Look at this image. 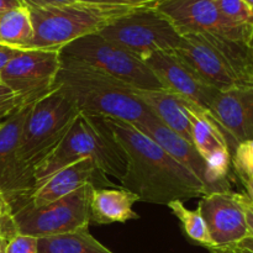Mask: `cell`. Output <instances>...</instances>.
Returning a JSON list of instances; mask_svg holds the SVG:
<instances>
[{
    "label": "cell",
    "mask_w": 253,
    "mask_h": 253,
    "mask_svg": "<svg viewBox=\"0 0 253 253\" xmlns=\"http://www.w3.org/2000/svg\"><path fill=\"white\" fill-rule=\"evenodd\" d=\"M231 165L241 182L253 178V140L245 141L235 148Z\"/></svg>",
    "instance_id": "cell-25"
},
{
    "label": "cell",
    "mask_w": 253,
    "mask_h": 253,
    "mask_svg": "<svg viewBox=\"0 0 253 253\" xmlns=\"http://www.w3.org/2000/svg\"><path fill=\"white\" fill-rule=\"evenodd\" d=\"M9 207H10L9 203H7L6 199H5L4 194L0 192V211H1V210H4V209H6V208H9Z\"/></svg>",
    "instance_id": "cell-38"
},
{
    "label": "cell",
    "mask_w": 253,
    "mask_h": 253,
    "mask_svg": "<svg viewBox=\"0 0 253 253\" xmlns=\"http://www.w3.org/2000/svg\"><path fill=\"white\" fill-rule=\"evenodd\" d=\"M242 184H244L245 187V194H246L247 198L253 203V178L242 180Z\"/></svg>",
    "instance_id": "cell-35"
},
{
    "label": "cell",
    "mask_w": 253,
    "mask_h": 253,
    "mask_svg": "<svg viewBox=\"0 0 253 253\" xmlns=\"http://www.w3.org/2000/svg\"><path fill=\"white\" fill-rule=\"evenodd\" d=\"M31 104L22 105L0 126V192L11 210L24 204L34 190V180L17 162V147Z\"/></svg>",
    "instance_id": "cell-12"
},
{
    "label": "cell",
    "mask_w": 253,
    "mask_h": 253,
    "mask_svg": "<svg viewBox=\"0 0 253 253\" xmlns=\"http://www.w3.org/2000/svg\"><path fill=\"white\" fill-rule=\"evenodd\" d=\"M86 2H95V4L106 5H119V6H132V7H145V6H157L163 0H81Z\"/></svg>",
    "instance_id": "cell-28"
},
{
    "label": "cell",
    "mask_w": 253,
    "mask_h": 253,
    "mask_svg": "<svg viewBox=\"0 0 253 253\" xmlns=\"http://www.w3.org/2000/svg\"><path fill=\"white\" fill-rule=\"evenodd\" d=\"M247 46H249L250 53H251V58H252V62H253V29H252L251 36H250L249 42H247Z\"/></svg>",
    "instance_id": "cell-40"
},
{
    "label": "cell",
    "mask_w": 253,
    "mask_h": 253,
    "mask_svg": "<svg viewBox=\"0 0 253 253\" xmlns=\"http://www.w3.org/2000/svg\"><path fill=\"white\" fill-rule=\"evenodd\" d=\"M237 199H239L240 204L244 209L247 226H249L250 237H253V203L247 198L246 194H242V193H237Z\"/></svg>",
    "instance_id": "cell-30"
},
{
    "label": "cell",
    "mask_w": 253,
    "mask_h": 253,
    "mask_svg": "<svg viewBox=\"0 0 253 253\" xmlns=\"http://www.w3.org/2000/svg\"><path fill=\"white\" fill-rule=\"evenodd\" d=\"M101 119L125 155L121 187L133 193L138 202L167 207L173 200L184 202L209 194L197 175L135 126L118 119Z\"/></svg>",
    "instance_id": "cell-1"
},
{
    "label": "cell",
    "mask_w": 253,
    "mask_h": 253,
    "mask_svg": "<svg viewBox=\"0 0 253 253\" xmlns=\"http://www.w3.org/2000/svg\"><path fill=\"white\" fill-rule=\"evenodd\" d=\"M135 127L142 133H145L146 136L152 138L178 163H180L183 167H185L193 174L197 175L208 188V192H214L208 165L192 143L188 142L178 133L169 130L157 118H153L152 120L147 121L142 125L135 126Z\"/></svg>",
    "instance_id": "cell-18"
},
{
    "label": "cell",
    "mask_w": 253,
    "mask_h": 253,
    "mask_svg": "<svg viewBox=\"0 0 253 253\" xmlns=\"http://www.w3.org/2000/svg\"><path fill=\"white\" fill-rule=\"evenodd\" d=\"M61 68V53L54 49H24L0 71V84L25 105L32 104L54 88Z\"/></svg>",
    "instance_id": "cell-10"
},
{
    "label": "cell",
    "mask_w": 253,
    "mask_h": 253,
    "mask_svg": "<svg viewBox=\"0 0 253 253\" xmlns=\"http://www.w3.org/2000/svg\"><path fill=\"white\" fill-rule=\"evenodd\" d=\"M198 208L202 211L211 240L210 252L237 246L250 237L249 226L244 209L237 199V193L232 190L209 193L202 197Z\"/></svg>",
    "instance_id": "cell-14"
},
{
    "label": "cell",
    "mask_w": 253,
    "mask_h": 253,
    "mask_svg": "<svg viewBox=\"0 0 253 253\" xmlns=\"http://www.w3.org/2000/svg\"><path fill=\"white\" fill-rule=\"evenodd\" d=\"M59 53L114 77L132 88L163 89L157 77L142 59L99 34L74 40L62 47Z\"/></svg>",
    "instance_id": "cell-8"
},
{
    "label": "cell",
    "mask_w": 253,
    "mask_h": 253,
    "mask_svg": "<svg viewBox=\"0 0 253 253\" xmlns=\"http://www.w3.org/2000/svg\"><path fill=\"white\" fill-rule=\"evenodd\" d=\"M147 7V6H145ZM141 7L76 1L61 6L31 9L34 40L30 49L61 48L88 35L99 34L115 20Z\"/></svg>",
    "instance_id": "cell-4"
},
{
    "label": "cell",
    "mask_w": 253,
    "mask_h": 253,
    "mask_svg": "<svg viewBox=\"0 0 253 253\" xmlns=\"http://www.w3.org/2000/svg\"><path fill=\"white\" fill-rule=\"evenodd\" d=\"M174 52L216 90L253 85V62L246 43L209 34L187 35Z\"/></svg>",
    "instance_id": "cell-5"
},
{
    "label": "cell",
    "mask_w": 253,
    "mask_h": 253,
    "mask_svg": "<svg viewBox=\"0 0 253 253\" xmlns=\"http://www.w3.org/2000/svg\"><path fill=\"white\" fill-rule=\"evenodd\" d=\"M22 105H25V104L22 103V100L19 96H15V98H12L11 100H9L7 103L0 105V126H1V124L4 123L10 115H12V114H14L17 109L21 108Z\"/></svg>",
    "instance_id": "cell-31"
},
{
    "label": "cell",
    "mask_w": 253,
    "mask_h": 253,
    "mask_svg": "<svg viewBox=\"0 0 253 253\" xmlns=\"http://www.w3.org/2000/svg\"><path fill=\"white\" fill-rule=\"evenodd\" d=\"M7 244H9V241L6 239L0 237V253H6Z\"/></svg>",
    "instance_id": "cell-39"
},
{
    "label": "cell",
    "mask_w": 253,
    "mask_h": 253,
    "mask_svg": "<svg viewBox=\"0 0 253 253\" xmlns=\"http://www.w3.org/2000/svg\"><path fill=\"white\" fill-rule=\"evenodd\" d=\"M98 175H104L90 158L78 161L48 178L43 184L32 192L27 202L34 207H43L52 202L67 197L85 184H94L96 187Z\"/></svg>",
    "instance_id": "cell-17"
},
{
    "label": "cell",
    "mask_w": 253,
    "mask_h": 253,
    "mask_svg": "<svg viewBox=\"0 0 253 253\" xmlns=\"http://www.w3.org/2000/svg\"><path fill=\"white\" fill-rule=\"evenodd\" d=\"M244 1L246 2L247 5H249V7H250V9H251L252 11H253V0H244Z\"/></svg>",
    "instance_id": "cell-41"
},
{
    "label": "cell",
    "mask_w": 253,
    "mask_h": 253,
    "mask_svg": "<svg viewBox=\"0 0 253 253\" xmlns=\"http://www.w3.org/2000/svg\"><path fill=\"white\" fill-rule=\"evenodd\" d=\"M138 198L125 189L94 188L90 198V222L109 225L114 222H126L138 219L132 210Z\"/></svg>",
    "instance_id": "cell-20"
},
{
    "label": "cell",
    "mask_w": 253,
    "mask_h": 253,
    "mask_svg": "<svg viewBox=\"0 0 253 253\" xmlns=\"http://www.w3.org/2000/svg\"><path fill=\"white\" fill-rule=\"evenodd\" d=\"M99 35L142 61L153 52L174 51L183 40L157 6L135 10L111 22Z\"/></svg>",
    "instance_id": "cell-9"
},
{
    "label": "cell",
    "mask_w": 253,
    "mask_h": 253,
    "mask_svg": "<svg viewBox=\"0 0 253 253\" xmlns=\"http://www.w3.org/2000/svg\"><path fill=\"white\" fill-rule=\"evenodd\" d=\"M212 253H253L249 250L241 249L239 246H234V247H229V249H224V250H216V251H212Z\"/></svg>",
    "instance_id": "cell-36"
},
{
    "label": "cell",
    "mask_w": 253,
    "mask_h": 253,
    "mask_svg": "<svg viewBox=\"0 0 253 253\" xmlns=\"http://www.w3.org/2000/svg\"><path fill=\"white\" fill-rule=\"evenodd\" d=\"M188 116L190 123L192 143L208 165L214 192L231 190L229 174L231 155L224 135L209 113L188 100Z\"/></svg>",
    "instance_id": "cell-15"
},
{
    "label": "cell",
    "mask_w": 253,
    "mask_h": 253,
    "mask_svg": "<svg viewBox=\"0 0 253 253\" xmlns=\"http://www.w3.org/2000/svg\"><path fill=\"white\" fill-rule=\"evenodd\" d=\"M86 158L93 160L104 175L119 180L126 170L125 155L103 119L79 113L59 145L35 167L34 190L59 169Z\"/></svg>",
    "instance_id": "cell-3"
},
{
    "label": "cell",
    "mask_w": 253,
    "mask_h": 253,
    "mask_svg": "<svg viewBox=\"0 0 253 253\" xmlns=\"http://www.w3.org/2000/svg\"><path fill=\"white\" fill-rule=\"evenodd\" d=\"M237 246L241 247V249L249 250V251L253 252V237H247L246 240H244L242 242H240Z\"/></svg>",
    "instance_id": "cell-37"
},
{
    "label": "cell",
    "mask_w": 253,
    "mask_h": 253,
    "mask_svg": "<svg viewBox=\"0 0 253 253\" xmlns=\"http://www.w3.org/2000/svg\"><path fill=\"white\" fill-rule=\"evenodd\" d=\"M54 86L61 88L85 115L118 119L133 126L156 118L132 86L76 59L61 56Z\"/></svg>",
    "instance_id": "cell-2"
},
{
    "label": "cell",
    "mask_w": 253,
    "mask_h": 253,
    "mask_svg": "<svg viewBox=\"0 0 253 253\" xmlns=\"http://www.w3.org/2000/svg\"><path fill=\"white\" fill-rule=\"evenodd\" d=\"M6 253H39V239L17 234L7 244Z\"/></svg>",
    "instance_id": "cell-26"
},
{
    "label": "cell",
    "mask_w": 253,
    "mask_h": 253,
    "mask_svg": "<svg viewBox=\"0 0 253 253\" xmlns=\"http://www.w3.org/2000/svg\"><path fill=\"white\" fill-rule=\"evenodd\" d=\"M21 0H0V14L7 10L15 9V7L22 6Z\"/></svg>",
    "instance_id": "cell-33"
},
{
    "label": "cell",
    "mask_w": 253,
    "mask_h": 253,
    "mask_svg": "<svg viewBox=\"0 0 253 253\" xmlns=\"http://www.w3.org/2000/svg\"><path fill=\"white\" fill-rule=\"evenodd\" d=\"M79 1V0H21L22 4L27 9H44V7L61 6V5L72 4V2Z\"/></svg>",
    "instance_id": "cell-29"
},
{
    "label": "cell",
    "mask_w": 253,
    "mask_h": 253,
    "mask_svg": "<svg viewBox=\"0 0 253 253\" xmlns=\"http://www.w3.org/2000/svg\"><path fill=\"white\" fill-rule=\"evenodd\" d=\"M167 207L169 208L173 215L179 220L185 235L192 241L207 247L208 250L211 249L212 244L210 240L209 231H208V226L203 219L199 208H197L195 210L187 209L182 200H173V202L168 203Z\"/></svg>",
    "instance_id": "cell-23"
},
{
    "label": "cell",
    "mask_w": 253,
    "mask_h": 253,
    "mask_svg": "<svg viewBox=\"0 0 253 253\" xmlns=\"http://www.w3.org/2000/svg\"><path fill=\"white\" fill-rule=\"evenodd\" d=\"M222 16L232 24L242 27H253V11L244 0H215Z\"/></svg>",
    "instance_id": "cell-24"
},
{
    "label": "cell",
    "mask_w": 253,
    "mask_h": 253,
    "mask_svg": "<svg viewBox=\"0 0 253 253\" xmlns=\"http://www.w3.org/2000/svg\"><path fill=\"white\" fill-rule=\"evenodd\" d=\"M94 184H85L67 197L43 207L25 202L12 210L17 234L43 239L86 229L90 224V198Z\"/></svg>",
    "instance_id": "cell-7"
},
{
    "label": "cell",
    "mask_w": 253,
    "mask_h": 253,
    "mask_svg": "<svg viewBox=\"0 0 253 253\" xmlns=\"http://www.w3.org/2000/svg\"><path fill=\"white\" fill-rule=\"evenodd\" d=\"M208 113L224 135L230 155L240 143L253 140V85L219 91Z\"/></svg>",
    "instance_id": "cell-16"
},
{
    "label": "cell",
    "mask_w": 253,
    "mask_h": 253,
    "mask_svg": "<svg viewBox=\"0 0 253 253\" xmlns=\"http://www.w3.org/2000/svg\"><path fill=\"white\" fill-rule=\"evenodd\" d=\"M16 235L17 229L14 220V214H12L11 208L9 207L0 211V237L10 241Z\"/></svg>",
    "instance_id": "cell-27"
},
{
    "label": "cell",
    "mask_w": 253,
    "mask_h": 253,
    "mask_svg": "<svg viewBox=\"0 0 253 253\" xmlns=\"http://www.w3.org/2000/svg\"><path fill=\"white\" fill-rule=\"evenodd\" d=\"M133 93L147 105L163 125L192 143L190 123L187 111L188 99L166 89L133 88Z\"/></svg>",
    "instance_id": "cell-19"
},
{
    "label": "cell",
    "mask_w": 253,
    "mask_h": 253,
    "mask_svg": "<svg viewBox=\"0 0 253 253\" xmlns=\"http://www.w3.org/2000/svg\"><path fill=\"white\" fill-rule=\"evenodd\" d=\"M39 253H114L89 232V227L71 234L39 239Z\"/></svg>",
    "instance_id": "cell-22"
},
{
    "label": "cell",
    "mask_w": 253,
    "mask_h": 253,
    "mask_svg": "<svg viewBox=\"0 0 253 253\" xmlns=\"http://www.w3.org/2000/svg\"><path fill=\"white\" fill-rule=\"evenodd\" d=\"M19 52L20 49H14L10 48V47L0 44V71H1V69L6 66L7 62H9L12 57L16 56Z\"/></svg>",
    "instance_id": "cell-32"
},
{
    "label": "cell",
    "mask_w": 253,
    "mask_h": 253,
    "mask_svg": "<svg viewBox=\"0 0 253 253\" xmlns=\"http://www.w3.org/2000/svg\"><path fill=\"white\" fill-rule=\"evenodd\" d=\"M157 9L182 36L209 34L247 44L253 29L225 19L215 0H163Z\"/></svg>",
    "instance_id": "cell-11"
},
{
    "label": "cell",
    "mask_w": 253,
    "mask_h": 253,
    "mask_svg": "<svg viewBox=\"0 0 253 253\" xmlns=\"http://www.w3.org/2000/svg\"><path fill=\"white\" fill-rule=\"evenodd\" d=\"M143 62L157 77L163 89L188 99L203 110H209L219 93L174 51L153 52Z\"/></svg>",
    "instance_id": "cell-13"
},
{
    "label": "cell",
    "mask_w": 253,
    "mask_h": 253,
    "mask_svg": "<svg viewBox=\"0 0 253 253\" xmlns=\"http://www.w3.org/2000/svg\"><path fill=\"white\" fill-rule=\"evenodd\" d=\"M34 40L30 10L25 5L0 14V44L14 49H30Z\"/></svg>",
    "instance_id": "cell-21"
},
{
    "label": "cell",
    "mask_w": 253,
    "mask_h": 253,
    "mask_svg": "<svg viewBox=\"0 0 253 253\" xmlns=\"http://www.w3.org/2000/svg\"><path fill=\"white\" fill-rule=\"evenodd\" d=\"M15 94L12 93L10 89H7L6 86H4L2 84H0V105L7 103L9 100H11L12 98H15Z\"/></svg>",
    "instance_id": "cell-34"
},
{
    "label": "cell",
    "mask_w": 253,
    "mask_h": 253,
    "mask_svg": "<svg viewBox=\"0 0 253 253\" xmlns=\"http://www.w3.org/2000/svg\"><path fill=\"white\" fill-rule=\"evenodd\" d=\"M79 113L73 100L58 86L31 104L16 157L21 169L32 180L35 167L59 145Z\"/></svg>",
    "instance_id": "cell-6"
}]
</instances>
